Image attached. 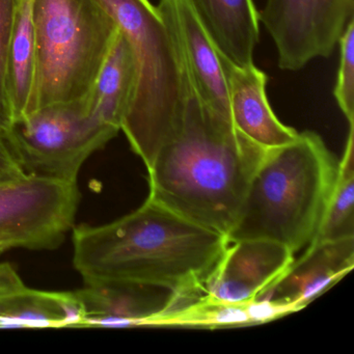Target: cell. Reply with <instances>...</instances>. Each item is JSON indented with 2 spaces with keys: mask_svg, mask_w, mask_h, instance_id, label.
I'll use <instances>...</instances> for the list:
<instances>
[{
  "mask_svg": "<svg viewBox=\"0 0 354 354\" xmlns=\"http://www.w3.org/2000/svg\"><path fill=\"white\" fill-rule=\"evenodd\" d=\"M161 325L205 327L217 329L250 326L245 304H225L201 299L188 308L167 317Z\"/></svg>",
  "mask_w": 354,
  "mask_h": 354,
  "instance_id": "19",
  "label": "cell"
},
{
  "mask_svg": "<svg viewBox=\"0 0 354 354\" xmlns=\"http://www.w3.org/2000/svg\"><path fill=\"white\" fill-rule=\"evenodd\" d=\"M354 268V237L312 242L294 259L268 295L288 304L294 313L306 308Z\"/></svg>",
  "mask_w": 354,
  "mask_h": 354,
  "instance_id": "12",
  "label": "cell"
},
{
  "mask_svg": "<svg viewBox=\"0 0 354 354\" xmlns=\"http://www.w3.org/2000/svg\"><path fill=\"white\" fill-rule=\"evenodd\" d=\"M99 1L117 22L136 59V91L121 131L145 163L181 117L187 74L173 34L150 0Z\"/></svg>",
  "mask_w": 354,
  "mask_h": 354,
  "instance_id": "4",
  "label": "cell"
},
{
  "mask_svg": "<svg viewBox=\"0 0 354 354\" xmlns=\"http://www.w3.org/2000/svg\"><path fill=\"white\" fill-rule=\"evenodd\" d=\"M221 57L227 80L230 113L234 126L265 149L279 148L293 142L298 132L283 125L269 105L266 74L254 65L238 67Z\"/></svg>",
  "mask_w": 354,
  "mask_h": 354,
  "instance_id": "13",
  "label": "cell"
},
{
  "mask_svg": "<svg viewBox=\"0 0 354 354\" xmlns=\"http://www.w3.org/2000/svg\"><path fill=\"white\" fill-rule=\"evenodd\" d=\"M21 0H0V132L14 124L8 91V57Z\"/></svg>",
  "mask_w": 354,
  "mask_h": 354,
  "instance_id": "20",
  "label": "cell"
},
{
  "mask_svg": "<svg viewBox=\"0 0 354 354\" xmlns=\"http://www.w3.org/2000/svg\"><path fill=\"white\" fill-rule=\"evenodd\" d=\"M72 243L74 268L84 285L167 290L165 312L174 314L202 299L203 285L229 241L147 198L111 223L74 225Z\"/></svg>",
  "mask_w": 354,
  "mask_h": 354,
  "instance_id": "1",
  "label": "cell"
},
{
  "mask_svg": "<svg viewBox=\"0 0 354 354\" xmlns=\"http://www.w3.org/2000/svg\"><path fill=\"white\" fill-rule=\"evenodd\" d=\"M354 237V125L349 126L343 156L312 242Z\"/></svg>",
  "mask_w": 354,
  "mask_h": 354,
  "instance_id": "18",
  "label": "cell"
},
{
  "mask_svg": "<svg viewBox=\"0 0 354 354\" xmlns=\"http://www.w3.org/2000/svg\"><path fill=\"white\" fill-rule=\"evenodd\" d=\"M221 57L238 67L254 65L260 15L252 0H188Z\"/></svg>",
  "mask_w": 354,
  "mask_h": 354,
  "instance_id": "15",
  "label": "cell"
},
{
  "mask_svg": "<svg viewBox=\"0 0 354 354\" xmlns=\"http://www.w3.org/2000/svg\"><path fill=\"white\" fill-rule=\"evenodd\" d=\"M341 50L339 73L333 95L342 113L354 125V22L346 26L339 40Z\"/></svg>",
  "mask_w": 354,
  "mask_h": 354,
  "instance_id": "21",
  "label": "cell"
},
{
  "mask_svg": "<svg viewBox=\"0 0 354 354\" xmlns=\"http://www.w3.org/2000/svg\"><path fill=\"white\" fill-rule=\"evenodd\" d=\"M245 308L252 325L270 322L294 313L288 304L273 298L250 300L245 302Z\"/></svg>",
  "mask_w": 354,
  "mask_h": 354,
  "instance_id": "22",
  "label": "cell"
},
{
  "mask_svg": "<svg viewBox=\"0 0 354 354\" xmlns=\"http://www.w3.org/2000/svg\"><path fill=\"white\" fill-rule=\"evenodd\" d=\"M157 9L175 38L192 90L210 111L232 122L229 88L221 55L189 1L159 0Z\"/></svg>",
  "mask_w": 354,
  "mask_h": 354,
  "instance_id": "10",
  "label": "cell"
},
{
  "mask_svg": "<svg viewBox=\"0 0 354 354\" xmlns=\"http://www.w3.org/2000/svg\"><path fill=\"white\" fill-rule=\"evenodd\" d=\"M353 10V0H267L260 18L277 46L279 67L297 71L331 55Z\"/></svg>",
  "mask_w": 354,
  "mask_h": 354,
  "instance_id": "8",
  "label": "cell"
},
{
  "mask_svg": "<svg viewBox=\"0 0 354 354\" xmlns=\"http://www.w3.org/2000/svg\"><path fill=\"white\" fill-rule=\"evenodd\" d=\"M155 289L133 283L84 285L74 291L84 308L82 328L156 326L169 295L162 297Z\"/></svg>",
  "mask_w": 354,
  "mask_h": 354,
  "instance_id": "14",
  "label": "cell"
},
{
  "mask_svg": "<svg viewBox=\"0 0 354 354\" xmlns=\"http://www.w3.org/2000/svg\"><path fill=\"white\" fill-rule=\"evenodd\" d=\"M37 45L32 18V0H21L8 57V91L14 123L35 109Z\"/></svg>",
  "mask_w": 354,
  "mask_h": 354,
  "instance_id": "17",
  "label": "cell"
},
{
  "mask_svg": "<svg viewBox=\"0 0 354 354\" xmlns=\"http://www.w3.org/2000/svg\"><path fill=\"white\" fill-rule=\"evenodd\" d=\"M337 169L333 153L313 131L269 149L227 241L268 240L293 254L306 248L318 229Z\"/></svg>",
  "mask_w": 354,
  "mask_h": 354,
  "instance_id": "3",
  "label": "cell"
},
{
  "mask_svg": "<svg viewBox=\"0 0 354 354\" xmlns=\"http://www.w3.org/2000/svg\"><path fill=\"white\" fill-rule=\"evenodd\" d=\"M80 201L77 181L24 175L0 182V243L57 250L75 225Z\"/></svg>",
  "mask_w": 354,
  "mask_h": 354,
  "instance_id": "7",
  "label": "cell"
},
{
  "mask_svg": "<svg viewBox=\"0 0 354 354\" xmlns=\"http://www.w3.org/2000/svg\"><path fill=\"white\" fill-rule=\"evenodd\" d=\"M84 308L74 291L32 289L9 263H0V329L82 328Z\"/></svg>",
  "mask_w": 354,
  "mask_h": 354,
  "instance_id": "11",
  "label": "cell"
},
{
  "mask_svg": "<svg viewBox=\"0 0 354 354\" xmlns=\"http://www.w3.org/2000/svg\"><path fill=\"white\" fill-rule=\"evenodd\" d=\"M26 175L16 161L3 132H0V182Z\"/></svg>",
  "mask_w": 354,
  "mask_h": 354,
  "instance_id": "23",
  "label": "cell"
},
{
  "mask_svg": "<svg viewBox=\"0 0 354 354\" xmlns=\"http://www.w3.org/2000/svg\"><path fill=\"white\" fill-rule=\"evenodd\" d=\"M7 250H8V248H6V246L3 245V244L0 243V256H1V254H3V252H7Z\"/></svg>",
  "mask_w": 354,
  "mask_h": 354,
  "instance_id": "24",
  "label": "cell"
},
{
  "mask_svg": "<svg viewBox=\"0 0 354 354\" xmlns=\"http://www.w3.org/2000/svg\"><path fill=\"white\" fill-rule=\"evenodd\" d=\"M32 18L34 111L86 101L119 32L117 22L99 0H32Z\"/></svg>",
  "mask_w": 354,
  "mask_h": 354,
  "instance_id": "5",
  "label": "cell"
},
{
  "mask_svg": "<svg viewBox=\"0 0 354 354\" xmlns=\"http://www.w3.org/2000/svg\"><path fill=\"white\" fill-rule=\"evenodd\" d=\"M119 132L82 101L37 109L3 133L26 175L77 181L84 162Z\"/></svg>",
  "mask_w": 354,
  "mask_h": 354,
  "instance_id": "6",
  "label": "cell"
},
{
  "mask_svg": "<svg viewBox=\"0 0 354 354\" xmlns=\"http://www.w3.org/2000/svg\"><path fill=\"white\" fill-rule=\"evenodd\" d=\"M294 259L295 254L277 242H229L203 285L202 299L245 304L266 297Z\"/></svg>",
  "mask_w": 354,
  "mask_h": 354,
  "instance_id": "9",
  "label": "cell"
},
{
  "mask_svg": "<svg viewBox=\"0 0 354 354\" xmlns=\"http://www.w3.org/2000/svg\"><path fill=\"white\" fill-rule=\"evenodd\" d=\"M268 150L210 111L188 80L181 117L144 163L148 198L227 236Z\"/></svg>",
  "mask_w": 354,
  "mask_h": 354,
  "instance_id": "2",
  "label": "cell"
},
{
  "mask_svg": "<svg viewBox=\"0 0 354 354\" xmlns=\"http://www.w3.org/2000/svg\"><path fill=\"white\" fill-rule=\"evenodd\" d=\"M136 84V66L129 42L119 30L86 98L88 113L121 131Z\"/></svg>",
  "mask_w": 354,
  "mask_h": 354,
  "instance_id": "16",
  "label": "cell"
}]
</instances>
